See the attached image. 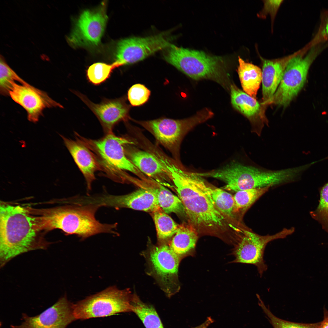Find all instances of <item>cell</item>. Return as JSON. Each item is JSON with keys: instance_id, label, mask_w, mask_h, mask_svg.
<instances>
[{"instance_id": "obj_34", "label": "cell", "mask_w": 328, "mask_h": 328, "mask_svg": "<svg viewBox=\"0 0 328 328\" xmlns=\"http://www.w3.org/2000/svg\"><path fill=\"white\" fill-rule=\"evenodd\" d=\"M282 0H264L263 8L259 13V17H265L268 14L270 15L272 20H274L275 15Z\"/></svg>"}, {"instance_id": "obj_1", "label": "cell", "mask_w": 328, "mask_h": 328, "mask_svg": "<svg viewBox=\"0 0 328 328\" xmlns=\"http://www.w3.org/2000/svg\"><path fill=\"white\" fill-rule=\"evenodd\" d=\"M161 162L175 186L184 207L189 224L198 233L214 234L227 229L226 217L211 202L200 183V176L184 170L166 157Z\"/></svg>"}, {"instance_id": "obj_22", "label": "cell", "mask_w": 328, "mask_h": 328, "mask_svg": "<svg viewBox=\"0 0 328 328\" xmlns=\"http://www.w3.org/2000/svg\"><path fill=\"white\" fill-rule=\"evenodd\" d=\"M139 186L149 190L154 194L160 208L166 213H173L186 216L184 207L179 197L163 185L151 179L147 181L142 180Z\"/></svg>"}, {"instance_id": "obj_23", "label": "cell", "mask_w": 328, "mask_h": 328, "mask_svg": "<svg viewBox=\"0 0 328 328\" xmlns=\"http://www.w3.org/2000/svg\"><path fill=\"white\" fill-rule=\"evenodd\" d=\"M200 186L211 202L226 217H234L233 196L223 190L217 188L207 183L200 176Z\"/></svg>"}, {"instance_id": "obj_4", "label": "cell", "mask_w": 328, "mask_h": 328, "mask_svg": "<svg viewBox=\"0 0 328 328\" xmlns=\"http://www.w3.org/2000/svg\"><path fill=\"white\" fill-rule=\"evenodd\" d=\"M306 169L303 165L280 170H267L232 162L213 170L211 176L226 183L223 189L237 192L289 182Z\"/></svg>"}, {"instance_id": "obj_16", "label": "cell", "mask_w": 328, "mask_h": 328, "mask_svg": "<svg viewBox=\"0 0 328 328\" xmlns=\"http://www.w3.org/2000/svg\"><path fill=\"white\" fill-rule=\"evenodd\" d=\"M90 201L91 204L100 207H109L116 209L127 208L152 212L161 209L154 194L143 187L126 195H104L95 197H91Z\"/></svg>"}, {"instance_id": "obj_13", "label": "cell", "mask_w": 328, "mask_h": 328, "mask_svg": "<svg viewBox=\"0 0 328 328\" xmlns=\"http://www.w3.org/2000/svg\"><path fill=\"white\" fill-rule=\"evenodd\" d=\"M148 262L153 274L168 296L177 287V274L180 258L166 244L155 246L149 251Z\"/></svg>"}, {"instance_id": "obj_5", "label": "cell", "mask_w": 328, "mask_h": 328, "mask_svg": "<svg viewBox=\"0 0 328 328\" xmlns=\"http://www.w3.org/2000/svg\"><path fill=\"white\" fill-rule=\"evenodd\" d=\"M165 49V60L191 78L211 80L224 87L227 86V65L223 57L172 44Z\"/></svg>"}, {"instance_id": "obj_24", "label": "cell", "mask_w": 328, "mask_h": 328, "mask_svg": "<svg viewBox=\"0 0 328 328\" xmlns=\"http://www.w3.org/2000/svg\"><path fill=\"white\" fill-rule=\"evenodd\" d=\"M198 233L189 224L183 223L179 226L169 246L180 258L194 249L198 238Z\"/></svg>"}, {"instance_id": "obj_14", "label": "cell", "mask_w": 328, "mask_h": 328, "mask_svg": "<svg viewBox=\"0 0 328 328\" xmlns=\"http://www.w3.org/2000/svg\"><path fill=\"white\" fill-rule=\"evenodd\" d=\"M22 322L19 325H11V328H66L76 320L72 304L66 296L37 315L30 316L22 314Z\"/></svg>"}, {"instance_id": "obj_38", "label": "cell", "mask_w": 328, "mask_h": 328, "mask_svg": "<svg viewBox=\"0 0 328 328\" xmlns=\"http://www.w3.org/2000/svg\"><path fill=\"white\" fill-rule=\"evenodd\" d=\"M327 159H328V157H327Z\"/></svg>"}, {"instance_id": "obj_2", "label": "cell", "mask_w": 328, "mask_h": 328, "mask_svg": "<svg viewBox=\"0 0 328 328\" xmlns=\"http://www.w3.org/2000/svg\"><path fill=\"white\" fill-rule=\"evenodd\" d=\"M36 217L25 208L3 203L0 207V262L3 267L16 256L45 249L49 243L39 235Z\"/></svg>"}, {"instance_id": "obj_9", "label": "cell", "mask_w": 328, "mask_h": 328, "mask_svg": "<svg viewBox=\"0 0 328 328\" xmlns=\"http://www.w3.org/2000/svg\"><path fill=\"white\" fill-rule=\"evenodd\" d=\"M101 160L106 168L115 173H119L125 179L124 171L130 172L142 180L147 181L149 179L142 173L127 156L125 146L134 145V142L116 136L112 133L108 134L103 138L97 140L86 141Z\"/></svg>"}, {"instance_id": "obj_17", "label": "cell", "mask_w": 328, "mask_h": 328, "mask_svg": "<svg viewBox=\"0 0 328 328\" xmlns=\"http://www.w3.org/2000/svg\"><path fill=\"white\" fill-rule=\"evenodd\" d=\"M74 93L96 115L107 134L112 133L113 127L117 123L129 118V107L124 97L104 99L100 103L95 104L83 94L76 91Z\"/></svg>"}, {"instance_id": "obj_19", "label": "cell", "mask_w": 328, "mask_h": 328, "mask_svg": "<svg viewBox=\"0 0 328 328\" xmlns=\"http://www.w3.org/2000/svg\"><path fill=\"white\" fill-rule=\"evenodd\" d=\"M131 145L125 146V153L138 169L149 178L163 185H169L172 181L159 160L149 151Z\"/></svg>"}, {"instance_id": "obj_29", "label": "cell", "mask_w": 328, "mask_h": 328, "mask_svg": "<svg viewBox=\"0 0 328 328\" xmlns=\"http://www.w3.org/2000/svg\"><path fill=\"white\" fill-rule=\"evenodd\" d=\"M21 84L26 82L21 78L8 65L2 56L0 60V92L4 95H9L13 84L15 81Z\"/></svg>"}, {"instance_id": "obj_18", "label": "cell", "mask_w": 328, "mask_h": 328, "mask_svg": "<svg viewBox=\"0 0 328 328\" xmlns=\"http://www.w3.org/2000/svg\"><path fill=\"white\" fill-rule=\"evenodd\" d=\"M230 89L233 106L249 120L252 126V132L260 136L264 124L268 125L265 114L266 107L235 85H231Z\"/></svg>"}, {"instance_id": "obj_32", "label": "cell", "mask_w": 328, "mask_h": 328, "mask_svg": "<svg viewBox=\"0 0 328 328\" xmlns=\"http://www.w3.org/2000/svg\"><path fill=\"white\" fill-rule=\"evenodd\" d=\"M150 94L151 91L144 85L137 84L129 89L127 95L128 99L132 106H138L147 102Z\"/></svg>"}, {"instance_id": "obj_10", "label": "cell", "mask_w": 328, "mask_h": 328, "mask_svg": "<svg viewBox=\"0 0 328 328\" xmlns=\"http://www.w3.org/2000/svg\"><path fill=\"white\" fill-rule=\"evenodd\" d=\"M172 38L168 32L148 37L122 39L117 44L114 63L118 67L141 61L156 52L169 47Z\"/></svg>"}, {"instance_id": "obj_27", "label": "cell", "mask_w": 328, "mask_h": 328, "mask_svg": "<svg viewBox=\"0 0 328 328\" xmlns=\"http://www.w3.org/2000/svg\"><path fill=\"white\" fill-rule=\"evenodd\" d=\"M270 186L251 189L236 192L233 196L234 213L245 212L261 196L269 189Z\"/></svg>"}, {"instance_id": "obj_7", "label": "cell", "mask_w": 328, "mask_h": 328, "mask_svg": "<svg viewBox=\"0 0 328 328\" xmlns=\"http://www.w3.org/2000/svg\"><path fill=\"white\" fill-rule=\"evenodd\" d=\"M133 298L129 291L111 287L72 304L76 319L107 316L132 312Z\"/></svg>"}, {"instance_id": "obj_26", "label": "cell", "mask_w": 328, "mask_h": 328, "mask_svg": "<svg viewBox=\"0 0 328 328\" xmlns=\"http://www.w3.org/2000/svg\"><path fill=\"white\" fill-rule=\"evenodd\" d=\"M132 312L135 313L146 328H164L156 311L152 306L142 302L136 296L132 302Z\"/></svg>"}, {"instance_id": "obj_36", "label": "cell", "mask_w": 328, "mask_h": 328, "mask_svg": "<svg viewBox=\"0 0 328 328\" xmlns=\"http://www.w3.org/2000/svg\"><path fill=\"white\" fill-rule=\"evenodd\" d=\"M214 321L211 317H209L204 323L193 328H207L211 323L214 322Z\"/></svg>"}, {"instance_id": "obj_15", "label": "cell", "mask_w": 328, "mask_h": 328, "mask_svg": "<svg viewBox=\"0 0 328 328\" xmlns=\"http://www.w3.org/2000/svg\"><path fill=\"white\" fill-rule=\"evenodd\" d=\"M21 84L14 83L9 95L26 110L28 119L30 121L33 123L38 121L45 108H63L60 104L51 98L46 93L27 83Z\"/></svg>"}, {"instance_id": "obj_33", "label": "cell", "mask_w": 328, "mask_h": 328, "mask_svg": "<svg viewBox=\"0 0 328 328\" xmlns=\"http://www.w3.org/2000/svg\"><path fill=\"white\" fill-rule=\"evenodd\" d=\"M313 216L328 229V182L321 189L318 206Z\"/></svg>"}, {"instance_id": "obj_37", "label": "cell", "mask_w": 328, "mask_h": 328, "mask_svg": "<svg viewBox=\"0 0 328 328\" xmlns=\"http://www.w3.org/2000/svg\"><path fill=\"white\" fill-rule=\"evenodd\" d=\"M325 31L326 34L328 35V20L326 26Z\"/></svg>"}, {"instance_id": "obj_28", "label": "cell", "mask_w": 328, "mask_h": 328, "mask_svg": "<svg viewBox=\"0 0 328 328\" xmlns=\"http://www.w3.org/2000/svg\"><path fill=\"white\" fill-rule=\"evenodd\" d=\"M152 213L157 236L159 240L164 241L175 235L179 225L167 214L161 209Z\"/></svg>"}, {"instance_id": "obj_6", "label": "cell", "mask_w": 328, "mask_h": 328, "mask_svg": "<svg viewBox=\"0 0 328 328\" xmlns=\"http://www.w3.org/2000/svg\"><path fill=\"white\" fill-rule=\"evenodd\" d=\"M213 113L205 108L191 117L183 119L162 118L135 121L150 132L157 141L168 149L179 163L180 145L185 135L196 125L212 118Z\"/></svg>"}, {"instance_id": "obj_25", "label": "cell", "mask_w": 328, "mask_h": 328, "mask_svg": "<svg viewBox=\"0 0 328 328\" xmlns=\"http://www.w3.org/2000/svg\"><path fill=\"white\" fill-rule=\"evenodd\" d=\"M238 73L244 91L255 98L262 82V73L258 66L239 57Z\"/></svg>"}, {"instance_id": "obj_21", "label": "cell", "mask_w": 328, "mask_h": 328, "mask_svg": "<svg viewBox=\"0 0 328 328\" xmlns=\"http://www.w3.org/2000/svg\"><path fill=\"white\" fill-rule=\"evenodd\" d=\"M60 135L83 173L86 182L88 190H91L92 183L95 179V173L100 168L96 159L84 143Z\"/></svg>"}, {"instance_id": "obj_35", "label": "cell", "mask_w": 328, "mask_h": 328, "mask_svg": "<svg viewBox=\"0 0 328 328\" xmlns=\"http://www.w3.org/2000/svg\"><path fill=\"white\" fill-rule=\"evenodd\" d=\"M323 318L322 321L319 322L318 328H328V311L324 308Z\"/></svg>"}, {"instance_id": "obj_11", "label": "cell", "mask_w": 328, "mask_h": 328, "mask_svg": "<svg viewBox=\"0 0 328 328\" xmlns=\"http://www.w3.org/2000/svg\"><path fill=\"white\" fill-rule=\"evenodd\" d=\"M292 228H284L273 235L262 236L245 231L235 250L234 262L254 265L261 276L268 267L264 259L266 247L269 242L285 238L293 232Z\"/></svg>"}, {"instance_id": "obj_31", "label": "cell", "mask_w": 328, "mask_h": 328, "mask_svg": "<svg viewBox=\"0 0 328 328\" xmlns=\"http://www.w3.org/2000/svg\"><path fill=\"white\" fill-rule=\"evenodd\" d=\"M258 304L268 317L274 328H318L319 322L302 323L291 322L280 319L275 316L265 305L259 295Z\"/></svg>"}, {"instance_id": "obj_8", "label": "cell", "mask_w": 328, "mask_h": 328, "mask_svg": "<svg viewBox=\"0 0 328 328\" xmlns=\"http://www.w3.org/2000/svg\"><path fill=\"white\" fill-rule=\"evenodd\" d=\"M312 49L305 56L297 53L288 63L282 80L268 105L287 106L298 95L306 80L309 69L318 53Z\"/></svg>"}, {"instance_id": "obj_30", "label": "cell", "mask_w": 328, "mask_h": 328, "mask_svg": "<svg viewBox=\"0 0 328 328\" xmlns=\"http://www.w3.org/2000/svg\"><path fill=\"white\" fill-rule=\"evenodd\" d=\"M117 67L114 63L111 64L101 62L94 63L88 68L87 78L93 84L99 85L108 78L113 70Z\"/></svg>"}, {"instance_id": "obj_20", "label": "cell", "mask_w": 328, "mask_h": 328, "mask_svg": "<svg viewBox=\"0 0 328 328\" xmlns=\"http://www.w3.org/2000/svg\"><path fill=\"white\" fill-rule=\"evenodd\" d=\"M296 53L281 58L272 60L260 57L262 64V102L266 107L278 87L286 67Z\"/></svg>"}, {"instance_id": "obj_3", "label": "cell", "mask_w": 328, "mask_h": 328, "mask_svg": "<svg viewBox=\"0 0 328 328\" xmlns=\"http://www.w3.org/2000/svg\"><path fill=\"white\" fill-rule=\"evenodd\" d=\"M100 207L96 205L74 204L50 209L37 217L39 226L40 230L58 229L82 239L102 233L116 234V224L102 223L96 220L95 213Z\"/></svg>"}, {"instance_id": "obj_12", "label": "cell", "mask_w": 328, "mask_h": 328, "mask_svg": "<svg viewBox=\"0 0 328 328\" xmlns=\"http://www.w3.org/2000/svg\"><path fill=\"white\" fill-rule=\"evenodd\" d=\"M107 18L104 3L95 10L84 11L67 37L68 43L74 47L97 45L104 33Z\"/></svg>"}]
</instances>
